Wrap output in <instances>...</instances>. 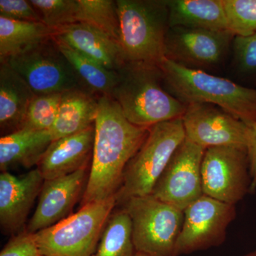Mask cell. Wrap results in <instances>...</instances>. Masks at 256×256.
<instances>
[{
	"mask_svg": "<svg viewBox=\"0 0 256 256\" xmlns=\"http://www.w3.org/2000/svg\"><path fill=\"white\" fill-rule=\"evenodd\" d=\"M52 142L50 130H18L0 139V169L9 172L16 166L38 165Z\"/></svg>",
	"mask_w": 256,
	"mask_h": 256,
	"instance_id": "ffe728a7",
	"label": "cell"
},
{
	"mask_svg": "<svg viewBox=\"0 0 256 256\" xmlns=\"http://www.w3.org/2000/svg\"><path fill=\"white\" fill-rule=\"evenodd\" d=\"M136 254L130 218L122 208L114 210L106 223L92 256H136Z\"/></svg>",
	"mask_w": 256,
	"mask_h": 256,
	"instance_id": "cb8c5ba5",
	"label": "cell"
},
{
	"mask_svg": "<svg viewBox=\"0 0 256 256\" xmlns=\"http://www.w3.org/2000/svg\"><path fill=\"white\" fill-rule=\"evenodd\" d=\"M36 94L5 62L0 64V128L2 136L18 130Z\"/></svg>",
	"mask_w": 256,
	"mask_h": 256,
	"instance_id": "d6986e66",
	"label": "cell"
},
{
	"mask_svg": "<svg viewBox=\"0 0 256 256\" xmlns=\"http://www.w3.org/2000/svg\"><path fill=\"white\" fill-rule=\"evenodd\" d=\"M244 256H256V249L255 250H254V252H249L248 254Z\"/></svg>",
	"mask_w": 256,
	"mask_h": 256,
	"instance_id": "d6a6232c",
	"label": "cell"
},
{
	"mask_svg": "<svg viewBox=\"0 0 256 256\" xmlns=\"http://www.w3.org/2000/svg\"><path fill=\"white\" fill-rule=\"evenodd\" d=\"M117 72L110 96L131 124L149 128L182 118L188 106L165 89L160 65L126 62Z\"/></svg>",
	"mask_w": 256,
	"mask_h": 256,
	"instance_id": "7a4b0ae2",
	"label": "cell"
},
{
	"mask_svg": "<svg viewBox=\"0 0 256 256\" xmlns=\"http://www.w3.org/2000/svg\"><path fill=\"white\" fill-rule=\"evenodd\" d=\"M54 37L109 70L118 72L126 63L119 42L88 24L76 22L56 28Z\"/></svg>",
	"mask_w": 256,
	"mask_h": 256,
	"instance_id": "e0dca14e",
	"label": "cell"
},
{
	"mask_svg": "<svg viewBox=\"0 0 256 256\" xmlns=\"http://www.w3.org/2000/svg\"><path fill=\"white\" fill-rule=\"evenodd\" d=\"M2 62L21 76L36 95L85 88L54 36Z\"/></svg>",
	"mask_w": 256,
	"mask_h": 256,
	"instance_id": "ba28073f",
	"label": "cell"
},
{
	"mask_svg": "<svg viewBox=\"0 0 256 256\" xmlns=\"http://www.w3.org/2000/svg\"><path fill=\"white\" fill-rule=\"evenodd\" d=\"M184 214L176 242L178 256L222 245L228 226L236 217V207L204 194L184 210Z\"/></svg>",
	"mask_w": 256,
	"mask_h": 256,
	"instance_id": "30bf717a",
	"label": "cell"
},
{
	"mask_svg": "<svg viewBox=\"0 0 256 256\" xmlns=\"http://www.w3.org/2000/svg\"><path fill=\"white\" fill-rule=\"evenodd\" d=\"M78 22L88 24L120 43L117 3L112 0H78Z\"/></svg>",
	"mask_w": 256,
	"mask_h": 256,
	"instance_id": "d4e9b609",
	"label": "cell"
},
{
	"mask_svg": "<svg viewBox=\"0 0 256 256\" xmlns=\"http://www.w3.org/2000/svg\"><path fill=\"white\" fill-rule=\"evenodd\" d=\"M165 89L185 105L218 106L252 128L256 122V90L204 70L186 68L164 58L160 64Z\"/></svg>",
	"mask_w": 256,
	"mask_h": 256,
	"instance_id": "3957f363",
	"label": "cell"
},
{
	"mask_svg": "<svg viewBox=\"0 0 256 256\" xmlns=\"http://www.w3.org/2000/svg\"><path fill=\"white\" fill-rule=\"evenodd\" d=\"M182 120L186 139L205 150L248 146L250 128L218 106L190 104Z\"/></svg>",
	"mask_w": 256,
	"mask_h": 256,
	"instance_id": "4fadbf2b",
	"label": "cell"
},
{
	"mask_svg": "<svg viewBox=\"0 0 256 256\" xmlns=\"http://www.w3.org/2000/svg\"><path fill=\"white\" fill-rule=\"evenodd\" d=\"M92 162L82 206L116 196L126 166L146 141L150 128L130 122L110 96L99 98Z\"/></svg>",
	"mask_w": 256,
	"mask_h": 256,
	"instance_id": "6da1fadb",
	"label": "cell"
},
{
	"mask_svg": "<svg viewBox=\"0 0 256 256\" xmlns=\"http://www.w3.org/2000/svg\"><path fill=\"white\" fill-rule=\"evenodd\" d=\"M0 16L16 21L42 22L34 6L25 0H1Z\"/></svg>",
	"mask_w": 256,
	"mask_h": 256,
	"instance_id": "4dcf8cb0",
	"label": "cell"
},
{
	"mask_svg": "<svg viewBox=\"0 0 256 256\" xmlns=\"http://www.w3.org/2000/svg\"><path fill=\"white\" fill-rule=\"evenodd\" d=\"M0 256H42L36 234L28 229L18 232L4 246Z\"/></svg>",
	"mask_w": 256,
	"mask_h": 256,
	"instance_id": "f546056e",
	"label": "cell"
},
{
	"mask_svg": "<svg viewBox=\"0 0 256 256\" xmlns=\"http://www.w3.org/2000/svg\"><path fill=\"white\" fill-rule=\"evenodd\" d=\"M116 205V196L87 204L58 224L35 233L42 256H94Z\"/></svg>",
	"mask_w": 256,
	"mask_h": 256,
	"instance_id": "8992f818",
	"label": "cell"
},
{
	"mask_svg": "<svg viewBox=\"0 0 256 256\" xmlns=\"http://www.w3.org/2000/svg\"><path fill=\"white\" fill-rule=\"evenodd\" d=\"M170 28L228 31L223 0H166Z\"/></svg>",
	"mask_w": 256,
	"mask_h": 256,
	"instance_id": "44dd1931",
	"label": "cell"
},
{
	"mask_svg": "<svg viewBox=\"0 0 256 256\" xmlns=\"http://www.w3.org/2000/svg\"><path fill=\"white\" fill-rule=\"evenodd\" d=\"M185 138L182 118L150 128L146 141L124 170L122 184L116 195L117 204H122L132 197L152 194L156 182Z\"/></svg>",
	"mask_w": 256,
	"mask_h": 256,
	"instance_id": "5b68a950",
	"label": "cell"
},
{
	"mask_svg": "<svg viewBox=\"0 0 256 256\" xmlns=\"http://www.w3.org/2000/svg\"><path fill=\"white\" fill-rule=\"evenodd\" d=\"M228 31L234 36L256 33V0H223Z\"/></svg>",
	"mask_w": 256,
	"mask_h": 256,
	"instance_id": "83f0119b",
	"label": "cell"
},
{
	"mask_svg": "<svg viewBox=\"0 0 256 256\" xmlns=\"http://www.w3.org/2000/svg\"><path fill=\"white\" fill-rule=\"evenodd\" d=\"M122 208L132 222L136 252L148 256H178L176 246L182 228L184 210L152 194L129 198Z\"/></svg>",
	"mask_w": 256,
	"mask_h": 256,
	"instance_id": "52a82bcc",
	"label": "cell"
},
{
	"mask_svg": "<svg viewBox=\"0 0 256 256\" xmlns=\"http://www.w3.org/2000/svg\"><path fill=\"white\" fill-rule=\"evenodd\" d=\"M42 22L53 30L78 22V0H30Z\"/></svg>",
	"mask_w": 256,
	"mask_h": 256,
	"instance_id": "4316f807",
	"label": "cell"
},
{
	"mask_svg": "<svg viewBox=\"0 0 256 256\" xmlns=\"http://www.w3.org/2000/svg\"><path fill=\"white\" fill-rule=\"evenodd\" d=\"M204 194L236 205L250 193L252 178L247 148L224 146L205 150L202 164Z\"/></svg>",
	"mask_w": 256,
	"mask_h": 256,
	"instance_id": "9c48e42d",
	"label": "cell"
},
{
	"mask_svg": "<svg viewBox=\"0 0 256 256\" xmlns=\"http://www.w3.org/2000/svg\"><path fill=\"white\" fill-rule=\"evenodd\" d=\"M99 98L82 88L62 92L56 120L50 130L52 141L94 126L98 114Z\"/></svg>",
	"mask_w": 256,
	"mask_h": 256,
	"instance_id": "ac0fdd59",
	"label": "cell"
},
{
	"mask_svg": "<svg viewBox=\"0 0 256 256\" xmlns=\"http://www.w3.org/2000/svg\"><path fill=\"white\" fill-rule=\"evenodd\" d=\"M234 37L229 31L173 26L166 34L165 58L186 68L205 72L222 63Z\"/></svg>",
	"mask_w": 256,
	"mask_h": 256,
	"instance_id": "7c38bea8",
	"label": "cell"
},
{
	"mask_svg": "<svg viewBox=\"0 0 256 256\" xmlns=\"http://www.w3.org/2000/svg\"><path fill=\"white\" fill-rule=\"evenodd\" d=\"M86 178V168H84L66 176L44 180L38 204L26 228L28 232L36 233L69 216Z\"/></svg>",
	"mask_w": 256,
	"mask_h": 256,
	"instance_id": "5bb4252c",
	"label": "cell"
},
{
	"mask_svg": "<svg viewBox=\"0 0 256 256\" xmlns=\"http://www.w3.org/2000/svg\"><path fill=\"white\" fill-rule=\"evenodd\" d=\"M205 149L185 138L174 152L152 195L184 210L203 196L202 164Z\"/></svg>",
	"mask_w": 256,
	"mask_h": 256,
	"instance_id": "8fae6325",
	"label": "cell"
},
{
	"mask_svg": "<svg viewBox=\"0 0 256 256\" xmlns=\"http://www.w3.org/2000/svg\"><path fill=\"white\" fill-rule=\"evenodd\" d=\"M62 94L35 96L28 106L20 129L50 130L56 120Z\"/></svg>",
	"mask_w": 256,
	"mask_h": 256,
	"instance_id": "484cf974",
	"label": "cell"
},
{
	"mask_svg": "<svg viewBox=\"0 0 256 256\" xmlns=\"http://www.w3.org/2000/svg\"><path fill=\"white\" fill-rule=\"evenodd\" d=\"M54 30L43 22L16 21L0 16V62L52 38Z\"/></svg>",
	"mask_w": 256,
	"mask_h": 256,
	"instance_id": "7402d4cb",
	"label": "cell"
},
{
	"mask_svg": "<svg viewBox=\"0 0 256 256\" xmlns=\"http://www.w3.org/2000/svg\"><path fill=\"white\" fill-rule=\"evenodd\" d=\"M136 256H148L146 255V254H141V252H137V254H136Z\"/></svg>",
	"mask_w": 256,
	"mask_h": 256,
	"instance_id": "836d02e7",
	"label": "cell"
},
{
	"mask_svg": "<svg viewBox=\"0 0 256 256\" xmlns=\"http://www.w3.org/2000/svg\"><path fill=\"white\" fill-rule=\"evenodd\" d=\"M120 44L126 62L160 65L170 28L166 0H117Z\"/></svg>",
	"mask_w": 256,
	"mask_h": 256,
	"instance_id": "277c9868",
	"label": "cell"
},
{
	"mask_svg": "<svg viewBox=\"0 0 256 256\" xmlns=\"http://www.w3.org/2000/svg\"><path fill=\"white\" fill-rule=\"evenodd\" d=\"M248 153L252 178L250 193H254L256 191V122L250 128V140L248 146Z\"/></svg>",
	"mask_w": 256,
	"mask_h": 256,
	"instance_id": "1f68e13d",
	"label": "cell"
},
{
	"mask_svg": "<svg viewBox=\"0 0 256 256\" xmlns=\"http://www.w3.org/2000/svg\"><path fill=\"white\" fill-rule=\"evenodd\" d=\"M94 126L50 142L37 165L44 180L66 176L87 168L94 151Z\"/></svg>",
	"mask_w": 256,
	"mask_h": 256,
	"instance_id": "2e32d148",
	"label": "cell"
},
{
	"mask_svg": "<svg viewBox=\"0 0 256 256\" xmlns=\"http://www.w3.org/2000/svg\"><path fill=\"white\" fill-rule=\"evenodd\" d=\"M44 178L38 168L21 176L9 172L0 174V225L13 234L23 228Z\"/></svg>",
	"mask_w": 256,
	"mask_h": 256,
	"instance_id": "9a60e30c",
	"label": "cell"
},
{
	"mask_svg": "<svg viewBox=\"0 0 256 256\" xmlns=\"http://www.w3.org/2000/svg\"><path fill=\"white\" fill-rule=\"evenodd\" d=\"M56 42L85 89L99 97L110 96L118 80V72L106 68L64 42Z\"/></svg>",
	"mask_w": 256,
	"mask_h": 256,
	"instance_id": "603a6c76",
	"label": "cell"
},
{
	"mask_svg": "<svg viewBox=\"0 0 256 256\" xmlns=\"http://www.w3.org/2000/svg\"><path fill=\"white\" fill-rule=\"evenodd\" d=\"M233 48L238 68L246 73H256V33L248 36L234 37Z\"/></svg>",
	"mask_w": 256,
	"mask_h": 256,
	"instance_id": "f1b7e54d",
	"label": "cell"
}]
</instances>
